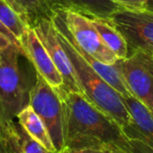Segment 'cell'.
<instances>
[{"mask_svg":"<svg viewBox=\"0 0 153 153\" xmlns=\"http://www.w3.org/2000/svg\"><path fill=\"white\" fill-rule=\"evenodd\" d=\"M56 90L63 105L65 150L127 148L128 137L121 126L83 94L64 87Z\"/></svg>","mask_w":153,"mask_h":153,"instance_id":"cell-1","label":"cell"},{"mask_svg":"<svg viewBox=\"0 0 153 153\" xmlns=\"http://www.w3.org/2000/svg\"><path fill=\"white\" fill-rule=\"evenodd\" d=\"M56 30L60 42L72 66L81 94L97 108L117 122L125 132L131 124V117L126 108L123 97L90 67L76 51L69 38L58 27H56Z\"/></svg>","mask_w":153,"mask_h":153,"instance_id":"cell-2","label":"cell"},{"mask_svg":"<svg viewBox=\"0 0 153 153\" xmlns=\"http://www.w3.org/2000/svg\"><path fill=\"white\" fill-rule=\"evenodd\" d=\"M51 19L80 51L105 64H114L117 61L114 53L102 42L89 17L78 12L60 10L51 14Z\"/></svg>","mask_w":153,"mask_h":153,"instance_id":"cell-3","label":"cell"},{"mask_svg":"<svg viewBox=\"0 0 153 153\" xmlns=\"http://www.w3.org/2000/svg\"><path fill=\"white\" fill-rule=\"evenodd\" d=\"M20 47L11 44L0 53V104L10 122L28 105V92L19 67Z\"/></svg>","mask_w":153,"mask_h":153,"instance_id":"cell-4","label":"cell"},{"mask_svg":"<svg viewBox=\"0 0 153 153\" xmlns=\"http://www.w3.org/2000/svg\"><path fill=\"white\" fill-rule=\"evenodd\" d=\"M28 105L46 127L56 153L65 150L64 111L59 94L44 79L36 74V82L28 92Z\"/></svg>","mask_w":153,"mask_h":153,"instance_id":"cell-5","label":"cell"},{"mask_svg":"<svg viewBox=\"0 0 153 153\" xmlns=\"http://www.w3.org/2000/svg\"><path fill=\"white\" fill-rule=\"evenodd\" d=\"M130 94L153 111V55L146 49H135L126 59L117 60Z\"/></svg>","mask_w":153,"mask_h":153,"instance_id":"cell-6","label":"cell"},{"mask_svg":"<svg viewBox=\"0 0 153 153\" xmlns=\"http://www.w3.org/2000/svg\"><path fill=\"white\" fill-rule=\"evenodd\" d=\"M109 21L123 35L129 47V53L135 49L153 46V12L120 10Z\"/></svg>","mask_w":153,"mask_h":153,"instance_id":"cell-7","label":"cell"},{"mask_svg":"<svg viewBox=\"0 0 153 153\" xmlns=\"http://www.w3.org/2000/svg\"><path fill=\"white\" fill-rule=\"evenodd\" d=\"M30 27L41 41L48 53L51 61L63 79V87L69 91L80 92L72 66L58 37V33L51 17H41L37 19ZM81 94V92H80Z\"/></svg>","mask_w":153,"mask_h":153,"instance_id":"cell-8","label":"cell"},{"mask_svg":"<svg viewBox=\"0 0 153 153\" xmlns=\"http://www.w3.org/2000/svg\"><path fill=\"white\" fill-rule=\"evenodd\" d=\"M19 46L22 56H24L34 66L36 74L44 79L55 89L63 87L61 74L32 27L20 39Z\"/></svg>","mask_w":153,"mask_h":153,"instance_id":"cell-9","label":"cell"},{"mask_svg":"<svg viewBox=\"0 0 153 153\" xmlns=\"http://www.w3.org/2000/svg\"><path fill=\"white\" fill-rule=\"evenodd\" d=\"M131 124L125 130L127 137L136 138L153 149V112L132 96L123 97Z\"/></svg>","mask_w":153,"mask_h":153,"instance_id":"cell-10","label":"cell"},{"mask_svg":"<svg viewBox=\"0 0 153 153\" xmlns=\"http://www.w3.org/2000/svg\"><path fill=\"white\" fill-rule=\"evenodd\" d=\"M51 14L56 11H74L90 19L109 20L115 12L123 10L110 0H47Z\"/></svg>","mask_w":153,"mask_h":153,"instance_id":"cell-11","label":"cell"},{"mask_svg":"<svg viewBox=\"0 0 153 153\" xmlns=\"http://www.w3.org/2000/svg\"><path fill=\"white\" fill-rule=\"evenodd\" d=\"M18 124L26 131V133L41 145L48 153H56V149L51 142L46 127L33 108L27 105L16 117Z\"/></svg>","mask_w":153,"mask_h":153,"instance_id":"cell-12","label":"cell"},{"mask_svg":"<svg viewBox=\"0 0 153 153\" xmlns=\"http://www.w3.org/2000/svg\"><path fill=\"white\" fill-rule=\"evenodd\" d=\"M91 23L98 32L102 42L111 53H114L117 60L126 59L129 56V47L125 38L109 20L96 18L91 19Z\"/></svg>","mask_w":153,"mask_h":153,"instance_id":"cell-13","label":"cell"},{"mask_svg":"<svg viewBox=\"0 0 153 153\" xmlns=\"http://www.w3.org/2000/svg\"><path fill=\"white\" fill-rule=\"evenodd\" d=\"M7 147L11 153H48L17 123H14Z\"/></svg>","mask_w":153,"mask_h":153,"instance_id":"cell-14","label":"cell"},{"mask_svg":"<svg viewBox=\"0 0 153 153\" xmlns=\"http://www.w3.org/2000/svg\"><path fill=\"white\" fill-rule=\"evenodd\" d=\"M0 21L14 35L18 42L30 28V23L4 0H0Z\"/></svg>","mask_w":153,"mask_h":153,"instance_id":"cell-15","label":"cell"},{"mask_svg":"<svg viewBox=\"0 0 153 153\" xmlns=\"http://www.w3.org/2000/svg\"><path fill=\"white\" fill-rule=\"evenodd\" d=\"M13 2L30 26L39 18L51 16L47 0H13Z\"/></svg>","mask_w":153,"mask_h":153,"instance_id":"cell-16","label":"cell"},{"mask_svg":"<svg viewBox=\"0 0 153 153\" xmlns=\"http://www.w3.org/2000/svg\"><path fill=\"white\" fill-rule=\"evenodd\" d=\"M127 11H149V0H110Z\"/></svg>","mask_w":153,"mask_h":153,"instance_id":"cell-17","label":"cell"},{"mask_svg":"<svg viewBox=\"0 0 153 153\" xmlns=\"http://www.w3.org/2000/svg\"><path fill=\"white\" fill-rule=\"evenodd\" d=\"M14 122H10L9 120L7 119L4 114V111L2 109V106L0 104V142L1 144L4 145L7 149V142H9L10 138V134L12 132V129H13L14 126Z\"/></svg>","mask_w":153,"mask_h":153,"instance_id":"cell-18","label":"cell"},{"mask_svg":"<svg viewBox=\"0 0 153 153\" xmlns=\"http://www.w3.org/2000/svg\"><path fill=\"white\" fill-rule=\"evenodd\" d=\"M125 153H153V149L147 146L142 140L128 137V146L124 149Z\"/></svg>","mask_w":153,"mask_h":153,"instance_id":"cell-19","label":"cell"},{"mask_svg":"<svg viewBox=\"0 0 153 153\" xmlns=\"http://www.w3.org/2000/svg\"><path fill=\"white\" fill-rule=\"evenodd\" d=\"M0 33L3 35V36H5L7 39H9L10 41H11L13 44H15V45H17V46H19V42H18V40L17 39L14 37V35L12 34L11 32H10L9 30H7V27H5L4 25H3L2 23H1V21H0ZM20 47V46H19Z\"/></svg>","mask_w":153,"mask_h":153,"instance_id":"cell-20","label":"cell"},{"mask_svg":"<svg viewBox=\"0 0 153 153\" xmlns=\"http://www.w3.org/2000/svg\"><path fill=\"white\" fill-rule=\"evenodd\" d=\"M62 153H106L102 149H79V150H65Z\"/></svg>","mask_w":153,"mask_h":153,"instance_id":"cell-21","label":"cell"},{"mask_svg":"<svg viewBox=\"0 0 153 153\" xmlns=\"http://www.w3.org/2000/svg\"><path fill=\"white\" fill-rule=\"evenodd\" d=\"M11 44H13V43H12L7 37L3 36V35L0 33V53L2 51H4L5 48H7Z\"/></svg>","mask_w":153,"mask_h":153,"instance_id":"cell-22","label":"cell"},{"mask_svg":"<svg viewBox=\"0 0 153 153\" xmlns=\"http://www.w3.org/2000/svg\"><path fill=\"white\" fill-rule=\"evenodd\" d=\"M4 1H5V2H7V4H10V5H11V7H13V9L14 10H15V11L16 12H17V13H19L20 14V15H21V13H20V12H19V10H18V7H17V5H16L15 4V3H14L13 2V0H4ZM22 16V15H21ZM22 17H23V16H22ZM24 18V17H23Z\"/></svg>","mask_w":153,"mask_h":153,"instance_id":"cell-23","label":"cell"},{"mask_svg":"<svg viewBox=\"0 0 153 153\" xmlns=\"http://www.w3.org/2000/svg\"><path fill=\"white\" fill-rule=\"evenodd\" d=\"M105 151H106V153H125L123 150H120V149H108Z\"/></svg>","mask_w":153,"mask_h":153,"instance_id":"cell-24","label":"cell"},{"mask_svg":"<svg viewBox=\"0 0 153 153\" xmlns=\"http://www.w3.org/2000/svg\"><path fill=\"white\" fill-rule=\"evenodd\" d=\"M0 153H11L7 148H3V147H0Z\"/></svg>","mask_w":153,"mask_h":153,"instance_id":"cell-25","label":"cell"},{"mask_svg":"<svg viewBox=\"0 0 153 153\" xmlns=\"http://www.w3.org/2000/svg\"><path fill=\"white\" fill-rule=\"evenodd\" d=\"M149 11L153 12V0H149Z\"/></svg>","mask_w":153,"mask_h":153,"instance_id":"cell-26","label":"cell"},{"mask_svg":"<svg viewBox=\"0 0 153 153\" xmlns=\"http://www.w3.org/2000/svg\"><path fill=\"white\" fill-rule=\"evenodd\" d=\"M146 51H150V53H152V55H153V46H150V47H148V48H147Z\"/></svg>","mask_w":153,"mask_h":153,"instance_id":"cell-27","label":"cell"},{"mask_svg":"<svg viewBox=\"0 0 153 153\" xmlns=\"http://www.w3.org/2000/svg\"><path fill=\"white\" fill-rule=\"evenodd\" d=\"M0 147H3V148H7V147H5L4 146V145H2V144H1V142H0ZM7 150H9V149H7ZM10 151V150H9Z\"/></svg>","mask_w":153,"mask_h":153,"instance_id":"cell-28","label":"cell"},{"mask_svg":"<svg viewBox=\"0 0 153 153\" xmlns=\"http://www.w3.org/2000/svg\"><path fill=\"white\" fill-rule=\"evenodd\" d=\"M152 112H153V111H152Z\"/></svg>","mask_w":153,"mask_h":153,"instance_id":"cell-29","label":"cell"}]
</instances>
